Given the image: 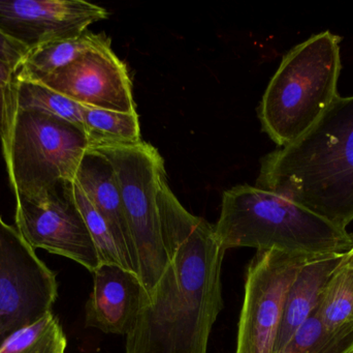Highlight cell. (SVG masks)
<instances>
[{
	"label": "cell",
	"mask_w": 353,
	"mask_h": 353,
	"mask_svg": "<svg viewBox=\"0 0 353 353\" xmlns=\"http://www.w3.org/2000/svg\"><path fill=\"white\" fill-rule=\"evenodd\" d=\"M157 205L170 263L151 296L143 298L125 353H208L212 327L223 308L225 251L214 226L185 209L167 178Z\"/></svg>",
	"instance_id": "6da1fadb"
},
{
	"label": "cell",
	"mask_w": 353,
	"mask_h": 353,
	"mask_svg": "<svg viewBox=\"0 0 353 353\" xmlns=\"http://www.w3.org/2000/svg\"><path fill=\"white\" fill-rule=\"evenodd\" d=\"M346 229L353 221V95L304 136L261 160L257 186Z\"/></svg>",
	"instance_id": "7a4b0ae2"
},
{
	"label": "cell",
	"mask_w": 353,
	"mask_h": 353,
	"mask_svg": "<svg viewBox=\"0 0 353 353\" xmlns=\"http://www.w3.org/2000/svg\"><path fill=\"white\" fill-rule=\"evenodd\" d=\"M214 229L225 252L275 249L323 256L343 254L353 247V238L344 228L276 193L247 184L223 193Z\"/></svg>",
	"instance_id": "3957f363"
},
{
	"label": "cell",
	"mask_w": 353,
	"mask_h": 353,
	"mask_svg": "<svg viewBox=\"0 0 353 353\" xmlns=\"http://www.w3.org/2000/svg\"><path fill=\"white\" fill-rule=\"evenodd\" d=\"M341 39L331 31L317 33L282 59L259 109L263 130L278 146L304 136L339 97Z\"/></svg>",
	"instance_id": "277c9868"
},
{
	"label": "cell",
	"mask_w": 353,
	"mask_h": 353,
	"mask_svg": "<svg viewBox=\"0 0 353 353\" xmlns=\"http://www.w3.org/2000/svg\"><path fill=\"white\" fill-rule=\"evenodd\" d=\"M0 140L16 200L37 198L74 182L89 149L83 128L43 112L19 109L14 103Z\"/></svg>",
	"instance_id": "5b68a950"
},
{
	"label": "cell",
	"mask_w": 353,
	"mask_h": 353,
	"mask_svg": "<svg viewBox=\"0 0 353 353\" xmlns=\"http://www.w3.org/2000/svg\"><path fill=\"white\" fill-rule=\"evenodd\" d=\"M89 149L107 158L115 170L136 253L138 277L148 298L170 263L157 205L159 187L167 178L165 161L159 151L145 141Z\"/></svg>",
	"instance_id": "8992f818"
},
{
	"label": "cell",
	"mask_w": 353,
	"mask_h": 353,
	"mask_svg": "<svg viewBox=\"0 0 353 353\" xmlns=\"http://www.w3.org/2000/svg\"><path fill=\"white\" fill-rule=\"evenodd\" d=\"M319 257L256 251L247 267L234 353H273L288 290L302 267Z\"/></svg>",
	"instance_id": "52a82bcc"
},
{
	"label": "cell",
	"mask_w": 353,
	"mask_h": 353,
	"mask_svg": "<svg viewBox=\"0 0 353 353\" xmlns=\"http://www.w3.org/2000/svg\"><path fill=\"white\" fill-rule=\"evenodd\" d=\"M57 296L55 274L0 216V345L52 312Z\"/></svg>",
	"instance_id": "ba28073f"
},
{
	"label": "cell",
	"mask_w": 353,
	"mask_h": 353,
	"mask_svg": "<svg viewBox=\"0 0 353 353\" xmlns=\"http://www.w3.org/2000/svg\"><path fill=\"white\" fill-rule=\"evenodd\" d=\"M14 222L34 250L65 257L92 274L101 265L90 232L72 199L70 182L37 198L16 200Z\"/></svg>",
	"instance_id": "9c48e42d"
},
{
	"label": "cell",
	"mask_w": 353,
	"mask_h": 353,
	"mask_svg": "<svg viewBox=\"0 0 353 353\" xmlns=\"http://www.w3.org/2000/svg\"><path fill=\"white\" fill-rule=\"evenodd\" d=\"M108 16L103 6L84 0H0V31L29 51L78 37Z\"/></svg>",
	"instance_id": "30bf717a"
},
{
	"label": "cell",
	"mask_w": 353,
	"mask_h": 353,
	"mask_svg": "<svg viewBox=\"0 0 353 353\" xmlns=\"http://www.w3.org/2000/svg\"><path fill=\"white\" fill-rule=\"evenodd\" d=\"M37 83L86 107L137 113L128 68L111 47L89 52Z\"/></svg>",
	"instance_id": "8fae6325"
},
{
	"label": "cell",
	"mask_w": 353,
	"mask_h": 353,
	"mask_svg": "<svg viewBox=\"0 0 353 353\" xmlns=\"http://www.w3.org/2000/svg\"><path fill=\"white\" fill-rule=\"evenodd\" d=\"M145 296L146 292L136 274L118 265L101 263L93 273L92 292L85 309V325L105 334L128 336Z\"/></svg>",
	"instance_id": "7c38bea8"
},
{
	"label": "cell",
	"mask_w": 353,
	"mask_h": 353,
	"mask_svg": "<svg viewBox=\"0 0 353 353\" xmlns=\"http://www.w3.org/2000/svg\"><path fill=\"white\" fill-rule=\"evenodd\" d=\"M74 182L107 221L120 250L138 276L134 244L112 164L99 151L88 149L77 170Z\"/></svg>",
	"instance_id": "4fadbf2b"
},
{
	"label": "cell",
	"mask_w": 353,
	"mask_h": 353,
	"mask_svg": "<svg viewBox=\"0 0 353 353\" xmlns=\"http://www.w3.org/2000/svg\"><path fill=\"white\" fill-rule=\"evenodd\" d=\"M343 257L344 253L325 255L307 263L299 271L286 296L273 353L281 352L299 329L316 314L323 292L341 267Z\"/></svg>",
	"instance_id": "5bb4252c"
},
{
	"label": "cell",
	"mask_w": 353,
	"mask_h": 353,
	"mask_svg": "<svg viewBox=\"0 0 353 353\" xmlns=\"http://www.w3.org/2000/svg\"><path fill=\"white\" fill-rule=\"evenodd\" d=\"M111 47V39L101 33L86 30L78 37L51 41L30 50L17 70L14 80L41 82L59 68L76 61L85 54Z\"/></svg>",
	"instance_id": "9a60e30c"
},
{
	"label": "cell",
	"mask_w": 353,
	"mask_h": 353,
	"mask_svg": "<svg viewBox=\"0 0 353 353\" xmlns=\"http://www.w3.org/2000/svg\"><path fill=\"white\" fill-rule=\"evenodd\" d=\"M84 131L90 147L141 142L138 113H121L84 107Z\"/></svg>",
	"instance_id": "2e32d148"
},
{
	"label": "cell",
	"mask_w": 353,
	"mask_h": 353,
	"mask_svg": "<svg viewBox=\"0 0 353 353\" xmlns=\"http://www.w3.org/2000/svg\"><path fill=\"white\" fill-rule=\"evenodd\" d=\"M12 103L19 109L43 112L76 124L84 130V107L41 83H12Z\"/></svg>",
	"instance_id": "e0dca14e"
},
{
	"label": "cell",
	"mask_w": 353,
	"mask_h": 353,
	"mask_svg": "<svg viewBox=\"0 0 353 353\" xmlns=\"http://www.w3.org/2000/svg\"><path fill=\"white\" fill-rule=\"evenodd\" d=\"M68 339L59 319L50 312L6 338L0 353H65Z\"/></svg>",
	"instance_id": "ac0fdd59"
},
{
	"label": "cell",
	"mask_w": 353,
	"mask_h": 353,
	"mask_svg": "<svg viewBox=\"0 0 353 353\" xmlns=\"http://www.w3.org/2000/svg\"><path fill=\"white\" fill-rule=\"evenodd\" d=\"M352 350L353 323L330 330L314 314L279 353H350Z\"/></svg>",
	"instance_id": "d6986e66"
},
{
	"label": "cell",
	"mask_w": 353,
	"mask_h": 353,
	"mask_svg": "<svg viewBox=\"0 0 353 353\" xmlns=\"http://www.w3.org/2000/svg\"><path fill=\"white\" fill-rule=\"evenodd\" d=\"M330 330L353 323V269L340 267L327 284L316 312Z\"/></svg>",
	"instance_id": "ffe728a7"
},
{
	"label": "cell",
	"mask_w": 353,
	"mask_h": 353,
	"mask_svg": "<svg viewBox=\"0 0 353 353\" xmlns=\"http://www.w3.org/2000/svg\"><path fill=\"white\" fill-rule=\"evenodd\" d=\"M70 192H72V199H74V203L80 211L89 232H90L95 247H97L101 263L118 265L126 271L134 273L132 265L120 250L107 221L91 204L86 195L82 192L80 187L74 182V180L70 182Z\"/></svg>",
	"instance_id": "44dd1931"
},
{
	"label": "cell",
	"mask_w": 353,
	"mask_h": 353,
	"mask_svg": "<svg viewBox=\"0 0 353 353\" xmlns=\"http://www.w3.org/2000/svg\"><path fill=\"white\" fill-rule=\"evenodd\" d=\"M29 50L0 31V60L8 64L14 72L20 68Z\"/></svg>",
	"instance_id": "7402d4cb"
},
{
	"label": "cell",
	"mask_w": 353,
	"mask_h": 353,
	"mask_svg": "<svg viewBox=\"0 0 353 353\" xmlns=\"http://www.w3.org/2000/svg\"><path fill=\"white\" fill-rule=\"evenodd\" d=\"M12 109V84L0 85V139L3 138Z\"/></svg>",
	"instance_id": "603a6c76"
},
{
	"label": "cell",
	"mask_w": 353,
	"mask_h": 353,
	"mask_svg": "<svg viewBox=\"0 0 353 353\" xmlns=\"http://www.w3.org/2000/svg\"><path fill=\"white\" fill-rule=\"evenodd\" d=\"M16 72L6 62L0 60V85L10 86L14 83Z\"/></svg>",
	"instance_id": "cb8c5ba5"
},
{
	"label": "cell",
	"mask_w": 353,
	"mask_h": 353,
	"mask_svg": "<svg viewBox=\"0 0 353 353\" xmlns=\"http://www.w3.org/2000/svg\"><path fill=\"white\" fill-rule=\"evenodd\" d=\"M341 267H352L353 269V247L347 252L344 253Z\"/></svg>",
	"instance_id": "d4e9b609"
},
{
	"label": "cell",
	"mask_w": 353,
	"mask_h": 353,
	"mask_svg": "<svg viewBox=\"0 0 353 353\" xmlns=\"http://www.w3.org/2000/svg\"><path fill=\"white\" fill-rule=\"evenodd\" d=\"M350 353H353V350H352V352H350Z\"/></svg>",
	"instance_id": "484cf974"
}]
</instances>
